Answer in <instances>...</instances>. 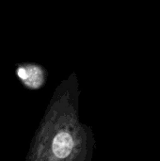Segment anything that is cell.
Segmentation results:
<instances>
[{"label":"cell","mask_w":160,"mask_h":161,"mask_svg":"<svg viewBox=\"0 0 160 161\" xmlns=\"http://www.w3.org/2000/svg\"><path fill=\"white\" fill-rule=\"evenodd\" d=\"M19 78L29 88L37 89L41 86L43 82V75L39 67L28 66L20 67L17 71Z\"/></svg>","instance_id":"obj_1"},{"label":"cell","mask_w":160,"mask_h":161,"mask_svg":"<svg viewBox=\"0 0 160 161\" xmlns=\"http://www.w3.org/2000/svg\"><path fill=\"white\" fill-rule=\"evenodd\" d=\"M73 144V139L69 133H59L53 141V152L56 157L59 158H65L71 154Z\"/></svg>","instance_id":"obj_2"}]
</instances>
